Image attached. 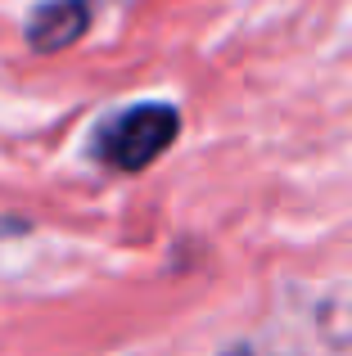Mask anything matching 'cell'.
I'll use <instances>...</instances> for the list:
<instances>
[{
    "label": "cell",
    "instance_id": "obj_1",
    "mask_svg": "<svg viewBox=\"0 0 352 356\" xmlns=\"http://www.w3.org/2000/svg\"><path fill=\"white\" fill-rule=\"evenodd\" d=\"M181 136V113L163 99L154 104H136L122 108L118 118H109L95 136V158L113 172H145L150 163H159L163 154L176 145Z\"/></svg>",
    "mask_w": 352,
    "mask_h": 356
},
{
    "label": "cell",
    "instance_id": "obj_2",
    "mask_svg": "<svg viewBox=\"0 0 352 356\" xmlns=\"http://www.w3.org/2000/svg\"><path fill=\"white\" fill-rule=\"evenodd\" d=\"M90 27V0H50L27 18V45L41 54L68 50Z\"/></svg>",
    "mask_w": 352,
    "mask_h": 356
},
{
    "label": "cell",
    "instance_id": "obj_3",
    "mask_svg": "<svg viewBox=\"0 0 352 356\" xmlns=\"http://www.w3.org/2000/svg\"><path fill=\"white\" fill-rule=\"evenodd\" d=\"M221 356H253L248 348H230V352H221Z\"/></svg>",
    "mask_w": 352,
    "mask_h": 356
}]
</instances>
